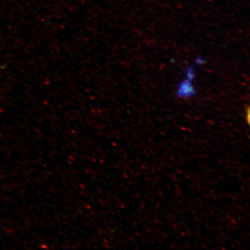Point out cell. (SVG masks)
<instances>
[{
	"label": "cell",
	"instance_id": "6da1fadb",
	"mask_svg": "<svg viewBox=\"0 0 250 250\" xmlns=\"http://www.w3.org/2000/svg\"><path fill=\"white\" fill-rule=\"evenodd\" d=\"M194 87L191 85L190 81L185 80L180 83L177 90V95L180 97H191L195 95Z\"/></svg>",
	"mask_w": 250,
	"mask_h": 250
},
{
	"label": "cell",
	"instance_id": "3957f363",
	"mask_svg": "<svg viewBox=\"0 0 250 250\" xmlns=\"http://www.w3.org/2000/svg\"><path fill=\"white\" fill-rule=\"evenodd\" d=\"M196 62H198L199 64H201L202 63H202L203 62V60H201V58H198V60H196Z\"/></svg>",
	"mask_w": 250,
	"mask_h": 250
},
{
	"label": "cell",
	"instance_id": "7a4b0ae2",
	"mask_svg": "<svg viewBox=\"0 0 250 250\" xmlns=\"http://www.w3.org/2000/svg\"><path fill=\"white\" fill-rule=\"evenodd\" d=\"M187 76L188 78V80L191 81L193 80V77H194V72H193V68L192 67H190L188 70L187 72Z\"/></svg>",
	"mask_w": 250,
	"mask_h": 250
}]
</instances>
